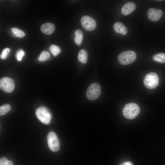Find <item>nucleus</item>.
<instances>
[{
  "label": "nucleus",
  "mask_w": 165,
  "mask_h": 165,
  "mask_svg": "<svg viewBox=\"0 0 165 165\" xmlns=\"http://www.w3.org/2000/svg\"><path fill=\"white\" fill-rule=\"evenodd\" d=\"M140 112L139 106L134 103L126 105L123 109V114L124 117L128 119H133L136 117Z\"/></svg>",
  "instance_id": "1"
},
{
  "label": "nucleus",
  "mask_w": 165,
  "mask_h": 165,
  "mask_svg": "<svg viewBox=\"0 0 165 165\" xmlns=\"http://www.w3.org/2000/svg\"><path fill=\"white\" fill-rule=\"evenodd\" d=\"M137 58L135 52L129 50L122 52L118 55V59L120 64L123 65L130 64L135 61Z\"/></svg>",
  "instance_id": "2"
},
{
  "label": "nucleus",
  "mask_w": 165,
  "mask_h": 165,
  "mask_svg": "<svg viewBox=\"0 0 165 165\" xmlns=\"http://www.w3.org/2000/svg\"><path fill=\"white\" fill-rule=\"evenodd\" d=\"M101 92V87L99 84L96 82L93 83L87 89L86 97L89 100L93 101L99 97Z\"/></svg>",
  "instance_id": "3"
},
{
  "label": "nucleus",
  "mask_w": 165,
  "mask_h": 165,
  "mask_svg": "<svg viewBox=\"0 0 165 165\" xmlns=\"http://www.w3.org/2000/svg\"><path fill=\"white\" fill-rule=\"evenodd\" d=\"M159 78L158 75L155 72L147 74L144 79V83L145 87L149 89H152L158 85Z\"/></svg>",
  "instance_id": "4"
},
{
  "label": "nucleus",
  "mask_w": 165,
  "mask_h": 165,
  "mask_svg": "<svg viewBox=\"0 0 165 165\" xmlns=\"http://www.w3.org/2000/svg\"><path fill=\"white\" fill-rule=\"evenodd\" d=\"M36 116L38 119L45 124H48L50 122L51 115L49 110L43 107L38 108L35 112Z\"/></svg>",
  "instance_id": "5"
},
{
  "label": "nucleus",
  "mask_w": 165,
  "mask_h": 165,
  "mask_svg": "<svg viewBox=\"0 0 165 165\" xmlns=\"http://www.w3.org/2000/svg\"><path fill=\"white\" fill-rule=\"evenodd\" d=\"M47 141L50 149L52 151H57L60 148V143L56 134L53 132H49L47 136Z\"/></svg>",
  "instance_id": "6"
},
{
  "label": "nucleus",
  "mask_w": 165,
  "mask_h": 165,
  "mask_svg": "<svg viewBox=\"0 0 165 165\" xmlns=\"http://www.w3.org/2000/svg\"><path fill=\"white\" fill-rule=\"evenodd\" d=\"M0 88L7 93H11L14 90L15 88V83L14 80L9 77H4L0 80Z\"/></svg>",
  "instance_id": "7"
},
{
  "label": "nucleus",
  "mask_w": 165,
  "mask_h": 165,
  "mask_svg": "<svg viewBox=\"0 0 165 165\" xmlns=\"http://www.w3.org/2000/svg\"><path fill=\"white\" fill-rule=\"evenodd\" d=\"M82 27L86 30L91 31L95 29L96 23L94 18L88 16H84L81 19Z\"/></svg>",
  "instance_id": "8"
},
{
  "label": "nucleus",
  "mask_w": 165,
  "mask_h": 165,
  "mask_svg": "<svg viewBox=\"0 0 165 165\" xmlns=\"http://www.w3.org/2000/svg\"><path fill=\"white\" fill-rule=\"evenodd\" d=\"M162 11L159 9L151 8L149 9L147 12L148 19L153 21L159 20L163 15Z\"/></svg>",
  "instance_id": "9"
},
{
  "label": "nucleus",
  "mask_w": 165,
  "mask_h": 165,
  "mask_svg": "<svg viewBox=\"0 0 165 165\" xmlns=\"http://www.w3.org/2000/svg\"><path fill=\"white\" fill-rule=\"evenodd\" d=\"M136 8L135 4L133 2H128L125 4L122 8L121 12L124 15H127L133 12Z\"/></svg>",
  "instance_id": "10"
},
{
  "label": "nucleus",
  "mask_w": 165,
  "mask_h": 165,
  "mask_svg": "<svg viewBox=\"0 0 165 165\" xmlns=\"http://www.w3.org/2000/svg\"><path fill=\"white\" fill-rule=\"evenodd\" d=\"M41 30L43 33L47 35H50L54 31L55 26L53 23H46L42 25Z\"/></svg>",
  "instance_id": "11"
},
{
  "label": "nucleus",
  "mask_w": 165,
  "mask_h": 165,
  "mask_svg": "<svg viewBox=\"0 0 165 165\" xmlns=\"http://www.w3.org/2000/svg\"><path fill=\"white\" fill-rule=\"evenodd\" d=\"M113 28L117 33L125 35L128 31V30L124 24L121 22H117L113 25Z\"/></svg>",
  "instance_id": "12"
},
{
  "label": "nucleus",
  "mask_w": 165,
  "mask_h": 165,
  "mask_svg": "<svg viewBox=\"0 0 165 165\" xmlns=\"http://www.w3.org/2000/svg\"><path fill=\"white\" fill-rule=\"evenodd\" d=\"M79 61L82 63L85 64L88 59V53L87 51L84 49H81L79 52L78 56Z\"/></svg>",
  "instance_id": "13"
},
{
  "label": "nucleus",
  "mask_w": 165,
  "mask_h": 165,
  "mask_svg": "<svg viewBox=\"0 0 165 165\" xmlns=\"http://www.w3.org/2000/svg\"><path fill=\"white\" fill-rule=\"evenodd\" d=\"M75 37L74 39L75 43L78 45H80L82 41L83 35L82 31L77 30L75 32Z\"/></svg>",
  "instance_id": "14"
},
{
  "label": "nucleus",
  "mask_w": 165,
  "mask_h": 165,
  "mask_svg": "<svg viewBox=\"0 0 165 165\" xmlns=\"http://www.w3.org/2000/svg\"><path fill=\"white\" fill-rule=\"evenodd\" d=\"M154 61L161 63H165V53H158L154 54L152 57Z\"/></svg>",
  "instance_id": "15"
},
{
  "label": "nucleus",
  "mask_w": 165,
  "mask_h": 165,
  "mask_svg": "<svg viewBox=\"0 0 165 165\" xmlns=\"http://www.w3.org/2000/svg\"><path fill=\"white\" fill-rule=\"evenodd\" d=\"M11 109L10 105L8 104H5L0 107V115L3 116L8 113Z\"/></svg>",
  "instance_id": "16"
},
{
  "label": "nucleus",
  "mask_w": 165,
  "mask_h": 165,
  "mask_svg": "<svg viewBox=\"0 0 165 165\" xmlns=\"http://www.w3.org/2000/svg\"><path fill=\"white\" fill-rule=\"evenodd\" d=\"M50 51L54 56H57L61 52V50L57 46L52 45L50 47Z\"/></svg>",
  "instance_id": "17"
},
{
  "label": "nucleus",
  "mask_w": 165,
  "mask_h": 165,
  "mask_svg": "<svg viewBox=\"0 0 165 165\" xmlns=\"http://www.w3.org/2000/svg\"><path fill=\"white\" fill-rule=\"evenodd\" d=\"M50 57L49 53L47 51H43L42 52L38 58V60L40 62L47 61Z\"/></svg>",
  "instance_id": "18"
},
{
  "label": "nucleus",
  "mask_w": 165,
  "mask_h": 165,
  "mask_svg": "<svg viewBox=\"0 0 165 165\" xmlns=\"http://www.w3.org/2000/svg\"><path fill=\"white\" fill-rule=\"evenodd\" d=\"M12 31L13 33L17 37L23 38L25 35V34L23 31L18 29L13 28Z\"/></svg>",
  "instance_id": "19"
},
{
  "label": "nucleus",
  "mask_w": 165,
  "mask_h": 165,
  "mask_svg": "<svg viewBox=\"0 0 165 165\" xmlns=\"http://www.w3.org/2000/svg\"><path fill=\"white\" fill-rule=\"evenodd\" d=\"M25 54V52L23 50H19L16 54V57L17 61H21Z\"/></svg>",
  "instance_id": "20"
},
{
  "label": "nucleus",
  "mask_w": 165,
  "mask_h": 165,
  "mask_svg": "<svg viewBox=\"0 0 165 165\" xmlns=\"http://www.w3.org/2000/svg\"><path fill=\"white\" fill-rule=\"evenodd\" d=\"M10 50V49L9 48H6L3 50L0 55L1 58L2 60L6 59Z\"/></svg>",
  "instance_id": "21"
},
{
  "label": "nucleus",
  "mask_w": 165,
  "mask_h": 165,
  "mask_svg": "<svg viewBox=\"0 0 165 165\" xmlns=\"http://www.w3.org/2000/svg\"><path fill=\"white\" fill-rule=\"evenodd\" d=\"M8 160L5 157H2L0 159V165H6Z\"/></svg>",
  "instance_id": "22"
},
{
  "label": "nucleus",
  "mask_w": 165,
  "mask_h": 165,
  "mask_svg": "<svg viewBox=\"0 0 165 165\" xmlns=\"http://www.w3.org/2000/svg\"><path fill=\"white\" fill-rule=\"evenodd\" d=\"M120 165H133V164L130 161H126L122 163Z\"/></svg>",
  "instance_id": "23"
},
{
  "label": "nucleus",
  "mask_w": 165,
  "mask_h": 165,
  "mask_svg": "<svg viewBox=\"0 0 165 165\" xmlns=\"http://www.w3.org/2000/svg\"><path fill=\"white\" fill-rule=\"evenodd\" d=\"M6 165H13V162L11 160H8Z\"/></svg>",
  "instance_id": "24"
}]
</instances>
